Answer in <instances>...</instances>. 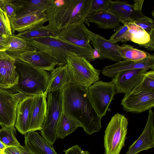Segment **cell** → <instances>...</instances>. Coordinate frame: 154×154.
Masks as SVG:
<instances>
[{
  "instance_id": "1",
  "label": "cell",
  "mask_w": 154,
  "mask_h": 154,
  "mask_svg": "<svg viewBox=\"0 0 154 154\" xmlns=\"http://www.w3.org/2000/svg\"><path fill=\"white\" fill-rule=\"evenodd\" d=\"M62 112L79 122L89 135L101 129V119L89 98L88 88L70 84L62 91Z\"/></svg>"
},
{
  "instance_id": "2",
  "label": "cell",
  "mask_w": 154,
  "mask_h": 154,
  "mask_svg": "<svg viewBox=\"0 0 154 154\" xmlns=\"http://www.w3.org/2000/svg\"><path fill=\"white\" fill-rule=\"evenodd\" d=\"M91 0H54L52 7L46 13L47 26L57 34L73 24L84 23L90 14Z\"/></svg>"
},
{
  "instance_id": "3",
  "label": "cell",
  "mask_w": 154,
  "mask_h": 154,
  "mask_svg": "<svg viewBox=\"0 0 154 154\" xmlns=\"http://www.w3.org/2000/svg\"><path fill=\"white\" fill-rule=\"evenodd\" d=\"M15 64L19 78L14 87L18 93L29 96L45 92L50 74L48 72L36 68L19 57L15 59Z\"/></svg>"
},
{
  "instance_id": "4",
  "label": "cell",
  "mask_w": 154,
  "mask_h": 154,
  "mask_svg": "<svg viewBox=\"0 0 154 154\" xmlns=\"http://www.w3.org/2000/svg\"><path fill=\"white\" fill-rule=\"evenodd\" d=\"M37 50L45 52L56 59L58 66L65 65L67 59L72 56L78 55L85 57L92 61L93 50L80 47L55 37H43L29 41Z\"/></svg>"
},
{
  "instance_id": "5",
  "label": "cell",
  "mask_w": 154,
  "mask_h": 154,
  "mask_svg": "<svg viewBox=\"0 0 154 154\" xmlns=\"http://www.w3.org/2000/svg\"><path fill=\"white\" fill-rule=\"evenodd\" d=\"M128 119L117 113L112 116L104 135V154H119L125 146L128 132Z\"/></svg>"
},
{
  "instance_id": "6",
  "label": "cell",
  "mask_w": 154,
  "mask_h": 154,
  "mask_svg": "<svg viewBox=\"0 0 154 154\" xmlns=\"http://www.w3.org/2000/svg\"><path fill=\"white\" fill-rule=\"evenodd\" d=\"M62 90L48 93L47 96V111L40 134L51 146L56 141L60 116L62 112Z\"/></svg>"
},
{
  "instance_id": "7",
  "label": "cell",
  "mask_w": 154,
  "mask_h": 154,
  "mask_svg": "<svg viewBox=\"0 0 154 154\" xmlns=\"http://www.w3.org/2000/svg\"><path fill=\"white\" fill-rule=\"evenodd\" d=\"M67 64L72 85L87 88L99 81L100 70L96 69L85 57L78 55L67 59Z\"/></svg>"
},
{
  "instance_id": "8",
  "label": "cell",
  "mask_w": 154,
  "mask_h": 154,
  "mask_svg": "<svg viewBox=\"0 0 154 154\" xmlns=\"http://www.w3.org/2000/svg\"><path fill=\"white\" fill-rule=\"evenodd\" d=\"M89 97L97 113L101 118L104 116L114 95L115 87L111 82L98 81L88 88Z\"/></svg>"
},
{
  "instance_id": "9",
  "label": "cell",
  "mask_w": 154,
  "mask_h": 154,
  "mask_svg": "<svg viewBox=\"0 0 154 154\" xmlns=\"http://www.w3.org/2000/svg\"><path fill=\"white\" fill-rule=\"evenodd\" d=\"M121 105L127 112L139 113L151 109L154 106V91H146L135 88L125 94Z\"/></svg>"
},
{
  "instance_id": "10",
  "label": "cell",
  "mask_w": 154,
  "mask_h": 154,
  "mask_svg": "<svg viewBox=\"0 0 154 154\" xmlns=\"http://www.w3.org/2000/svg\"><path fill=\"white\" fill-rule=\"evenodd\" d=\"M26 97L0 88V125L2 127L14 126L17 105Z\"/></svg>"
},
{
  "instance_id": "11",
  "label": "cell",
  "mask_w": 154,
  "mask_h": 154,
  "mask_svg": "<svg viewBox=\"0 0 154 154\" xmlns=\"http://www.w3.org/2000/svg\"><path fill=\"white\" fill-rule=\"evenodd\" d=\"M148 70L135 69L117 72L111 82L114 85L116 93L126 94L131 92L140 83Z\"/></svg>"
},
{
  "instance_id": "12",
  "label": "cell",
  "mask_w": 154,
  "mask_h": 154,
  "mask_svg": "<svg viewBox=\"0 0 154 154\" xmlns=\"http://www.w3.org/2000/svg\"><path fill=\"white\" fill-rule=\"evenodd\" d=\"M88 30L84 23H78L57 33L55 37L77 46L93 50L90 44Z\"/></svg>"
},
{
  "instance_id": "13",
  "label": "cell",
  "mask_w": 154,
  "mask_h": 154,
  "mask_svg": "<svg viewBox=\"0 0 154 154\" xmlns=\"http://www.w3.org/2000/svg\"><path fill=\"white\" fill-rule=\"evenodd\" d=\"M15 61V58L5 51H0V88L8 89L17 84L19 76Z\"/></svg>"
},
{
  "instance_id": "14",
  "label": "cell",
  "mask_w": 154,
  "mask_h": 154,
  "mask_svg": "<svg viewBox=\"0 0 154 154\" xmlns=\"http://www.w3.org/2000/svg\"><path fill=\"white\" fill-rule=\"evenodd\" d=\"M88 34L90 42L94 48L99 51L101 60L106 59L117 62L123 60L119 52L120 46L117 43L112 42L89 30Z\"/></svg>"
},
{
  "instance_id": "15",
  "label": "cell",
  "mask_w": 154,
  "mask_h": 154,
  "mask_svg": "<svg viewBox=\"0 0 154 154\" xmlns=\"http://www.w3.org/2000/svg\"><path fill=\"white\" fill-rule=\"evenodd\" d=\"M154 146V113L151 109L149 110L147 123L141 134L124 154H137L153 148Z\"/></svg>"
},
{
  "instance_id": "16",
  "label": "cell",
  "mask_w": 154,
  "mask_h": 154,
  "mask_svg": "<svg viewBox=\"0 0 154 154\" xmlns=\"http://www.w3.org/2000/svg\"><path fill=\"white\" fill-rule=\"evenodd\" d=\"M139 69H151L154 70V55L138 61L121 60L104 67L102 70V73L104 76L113 78L119 71Z\"/></svg>"
},
{
  "instance_id": "17",
  "label": "cell",
  "mask_w": 154,
  "mask_h": 154,
  "mask_svg": "<svg viewBox=\"0 0 154 154\" xmlns=\"http://www.w3.org/2000/svg\"><path fill=\"white\" fill-rule=\"evenodd\" d=\"M48 21L46 12L37 11L31 13L10 21L12 33H21L43 26Z\"/></svg>"
},
{
  "instance_id": "18",
  "label": "cell",
  "mask_w": 154,
  "mask_h": 154,
  "mask_svg": "<svg viewBox=\"0 0 154 154\" xmlns=\"http://www.w3.org/2000/svg\"><path fill=\"white\" fill-rule=\"evenodd\" d=\"M19 58L36 68L51 72L58 65V61L52 56L37 50L23 53Z\"/></svg>"
},
{
  "instance_id": "19",
  "label": "cell",
  "mask_w": 154,
  "mask_h": 154,
  "mask_svg": "<svg viewBox=\"0 0 154 154\" xmlns=\"http://www.w3.org/2000/svg\"><path fill=\"white\" fill-rule=\"evenodd\" d=\"M47 96L44 93L33 96L29 131L42 129L46 114Z\"/></svg>"
},
{
  "instance_id": "20",
  "label": "cell",
  "mask_w": 154,
  "mask_h": 154,
  "mask_svg": "<svg viewBox=\"0 0 154 154\" xmlns=\"http://www.w3.org/2000/svg\"><path fill=\"white\" fill-rule=\"evenodd\" d=\"M54 0H10L16 9V17L18 18L31 13L46 12L52 7Z\"/></svg>"
},
{
  "instance_id": "21",
  "label": "cell",
  "mask_w": 154,
  "mask_h": 154,
  "mask_svg": "<svg viewBox=\"0 0 154 154\" xmlns=\"http://www.w3.org/2000/svg\"><path fill=\"white\" fill-rule=\"evenodd\" d=\"M33 97H25L20 101L17 106L14 126L23 135H25L29 132Z\"/></svg>"
},
{
  "instance_id": "22",
  "label": "cell",
  "mask_w": 154,
  "mask_h": 154,
  "mask_svg": "<svg viewBox=\"0 0 154 154\" xmlns=\"http://www.w3.org/2000/svg\"><path fill=\"white\" fill-rule=\"evenodd\" d=\"M71 84V79L67 63L54 68L49 74L45 94L63 90Z\"/></svg>"
},
{
  "instance_id": "23",
  "label": "cell",
  "mask_w": 154,
  "mask_h": 154,
  "mask_svg": "<svg viewBox=\"0 0 154 154\" xmlns=\"http://www.w3.org/2000/svg\"><path fill=\"white\" fill-rule=\"evenodd\" d=\"M109 11L117 15L121 20L127 22H134L145 16L142 11L136 10L133 4L125 1H112Z\"/></svg>"
},
{
  "instance_id": "24",
  "label": "cell",
  "mask_w": 154,
  "mask_h": 154,
  "mask_svg": "<svg viewBox=\"0 0 154 154\" xmlns=\"http://www.w3.org/2000/svg\"><path fill=\"white\" fill-rule=\"evenodd\" d=\"M24 146L35 154H57L53 146L35 131H29L24 136Z\"/></svg>"
},
{
  "instance_id": "25",
  "label": "cell",
  "mask_w": 154,
  "mask_h": 154,
  "mask_svg": "<svg viewBox=\"0 0 154 154\" xmlns=\"http://www.w3.org/2000/svg\"><path fill=\"white\" fill-rule=\"evenodd\" d=\"M86 20L88 23H94L104 29L117 30L120 26V19L119 16L109 10L91 14L87 16Z\"/></svg>"
},
{
  "instance_id": "26",
  "label": "cell",
  "mask_w": 154,
  "mask_h": 154,
  "mask_svg": "<svg viewBox=\"0 0 154 154\" xmlns=\"http://www.w3.org/2000/svg\"><path fill=\"white\" fill-rule=\"evenodd\" d=\"M36 50L35 46L29 41L12 34L10 37L4 51L15 59L23 53Z\"/></svg>"
},
{
  "instance_id": "27",
  "label": "cell",
  "mask_w": 154,
  "mask_h": 154,
  "mask_svg": "<svg viewBox=\"0 0 154 154\" xmlns=\"http://www.w3.org/2000/svg\"><path fill=\"white\" fill-rule=\"evenodd\" d=\"M79 127H82L79 122L62 112L58 124L57 137L63 139Z\"/></svg>"
},
{
  "instance_id": "28",
  "label": "cell",
  "mask_w": 154,
  "mask_h": 154,
  "mask_svg": "<svg viewBox=\"0 0 154 154\" xmlns=\"http://www.w3.org/2000/svg\"><path fill=\"white\" fill-rule=\"evenodd\" d=\"M118 51L123 60L136 62L151 57L154 55L126 44L120 46Z\"/></svg>"
},
{
  "instance_id": "29",
  "label": "cell",
  "mask_w": 154,
  "mask_h": 154,
  "mask_svg": "<svg viewBox=\"0 0 154 154\" xmlns=\"http://www.w3.org/2000/svg\"><path fill=\"white\" fill-rule=\"evenodd\" d=\"M120 22L126 24L128 27L130 41L141 46L149 40V35L134 22H127L120 20Z\"/></svg>"
},
{
  "instance_id": "30",
  "label": "cell",
  "mask_w": 154,
  "mask_h": 154,
  "mask_svg": "<svg viewBox=\"0 0 154 154\" xmlns=\"http://www.w3.org/2000/svg\"><path fill=\"white\" fill-rule=\"evenodd\" d=\"M24 40L29 41L30 39L43 37H55L57 34L48 28L47 26L36 27L15 35Z\"/></svg>"
},
{
  "instance_id": "31",
  "label": "cell",
  "mask_w": 154,
  "mask_h": 154,
  "mask_svg": "<svg viewBox=\"0 0 154 154\" xmlns=\"http://www.w3.org/2000/svg\"><path fill=\"white\" fill-rule=\"evenodd\" d=\"M14 127H3L0 129V140L7 147L20 145L16 138Z\"/></svg>"
},
{
  "instance_id": "32",
  "label": "cell",
  "mask_w": 154,
  "mask_h": 154,
  "mask_svg": "<svg viewBox=\"0 0 154 154\" xmlns=\"http://www.w3.org/2000/svg\"><path fill=\"white\" fill-rule=\"evenodd\" d=\"M109 40L114 43H117L119 42H126L130 41L128 26L125 24L120 26L116 32L111 36Z\"/></svg>"
},
{
  "instance_id": "33",
  "label": "cell",
  "mask_w": 154,
  "mask_h": 154,
  "mask_svg": "<svg viewBox=\"0 0 154 154\" xmlns=\"http://www.w3.org/2000/svg\"><path fill=\"white\" fill-rule=\"evenodd\" d=\"M135 88L143 90L154 91V71H147L140 83Z\"/></svg>"
},
{
  "instance_id": "34",
  "label": "cell",
  "mask_w": 154,
  "mask_h": 154,
  "mask_svg": "<svg viewBox=\"0 0 154 154\" xmlns=\"http://www.w3.org/2000/svg\"><path fill=\"white\" fill-rule=\"evenodd\" d=\"M0 34L11 36L12 35L10 22L6 12L0 9Z\"/></svg>"
},
{
  "instance_id": "35",
  "label": "cell",
  "mask_w": 154,
  "mask_h": 154,
  "mask_svg": "<svg viewBox=\"0 0 154 154\" xmlns=\"http://www.w3.org/2000/svg\"><path fill=\"white\" fill-rule=\"evenodd\" d=\"M112 1L91 0L90 14L98 11H109Z\"/></svg>"
},
{
  "instance_id": "36",
  "label": "cell",
  "mask_w": 154,
  "mask_h": 154,
  "mask_svg": "<svg viewBox=\"0 0 154 154\" xmlns=\"http://www.w3.org/2000/svg\"><path fill=\"white\" fill-rule=\"evenodd\" d=\"M134 23L150 35L154 32L153 20L145 16L135 21Z\"/></svg>"
},
{
  "instance_id": "37",
  "label": "cell",
  "mask_w": 154,
  "mask_h": 154,
  "mask_svg": "<svg viewBox=\"0 0 154 154\" xmlns=\"http://www.w3.org/2000/svg\"><path fill=\"white\" fill-rule=\"evenodd\" d=\"M4 9L10 22L15 19L16 17V9L14 5L10 0H5Z\"/></svg>"
},
{
  "instance_id": "38",
  "label": "cell",
  "mask_w": 154,
  "mask_h": 154,
  "mask_svg": "<svg viewBox=\"0 0 154 154\" xmlns=\"http://www.w3.org/2000/svg\"><path fill=\"white\" fill-rule=\"evenodd\" d=\"M63 151L64 154H91L88 150H82L78 145L73 146Z\"/></svg>"
},
{
  "instance_id": "39",
  "label": "cell",
  "mask_w": 154,
  "mask_h": 154,
  "mask_svg": "<svg viewBox=\"0 0 154 154\" xmlns=\"http://www.w3.org/2000/svg\"><path fill=\"white\" fill-rule=\"evenodd\" d=\"M150 35V38L149 41L140 46L144 47L147 50L153 51L154 50V32H153Z\"/></svg>"
},
{
  "instance_id": "40",
  "label": "cell",
  "mask_w": 154,
  "mask_h": 154,
  "mask_svg": "<svg viewBox=\"0 0 154 154\" xmlns=\"http://www.w3.org/2000/svg\"><path fill=\"white\" fill-rule=\"evenodd\" d=\"M10 36L0 34V51H4Z\"/></svg>"
},
{
  "instance_id": "41",
  "label": "cell",
  "mask_w": 154,
  "mask_h": 154,
  "mask_svg": "<svg viewBox=\"0 0 154 154\" xmlns=\"http://www.w3.org/2000/svg\"><path fill=\"white\" fill-rule=\"evenodd\" d=\"M3 153L4 154H21L17 147L13 146L7 147Z\"/></svg>"
},
{
  "instance_id": "42",
  "label": "cell",
  "mask_w": 154,
  "mask_h": 154,
  "mask_svg": "<svg viewBox=\"0 0 154 154\" xmlns=\"http://www.w3.org/2000/svg\"><path fill=\"white\" fill-rule=\"evenodd\" d=\"M144 0H134L133 4L135 9L137 11H142V7Z\"/></svg>"
},
{
  "instance_id": "43",
  "label": "cell",
  "mask_w": 154,
  "mask_h": 154,
  "mask_svg": "<svg viewBox=\"0 0 154 154\" xmlns=\"http://www.w3.org/2000/svg\"><path fill=\"white\" fill-rule=\"evenodd\" d=\"M21 154H35L28 149L24 146L20 145L17 147Z\"/></svg>"
},
{
  "instance_id": "44",
  "label": "cell",
  "mask_w": 154,
  "mask_h": 154,
  "mask_svg": "<svg viewBox=\"0 0 154 154\" xmlns=\"http://www.w3.org/2000/svg\"><path fill=\"white\" fill-rule=\"evenodd\" d=\"M98 58H99L100 60H101L100 55L98 50L97 49L94 48L93 50V57L92 60V61Z\"/></svg>"
},
{
  "instance_id": "45",
  "label": "cell",
  "mask_w": 154,
  "mask_h": 154,
  "mask_svg": "<svg viewBox=\"0 0 154 154\" xmlns=\"http://www.w3.org/2000/svg\"><path fill=\"white\" fill-rule=\"evenodd\" d=\"M7 146L0 140V154H4L3 151Z\"/></svg>"
},
{
  "instance_id": "46",
  "label": "cell",
  "mask_w": 154,
  "mask_h": 154,
  "mask_svg": "<svg viewBox=\"0 0 154 154\" xmlns=\"http://www.w3.org/2000/svg\"><path fill=\"white\" fill-rule=\"evenodd\" d=\"M5 2V0H0V9L4 11H5L4 9Z\"/></svg>"
}]
</instances>
